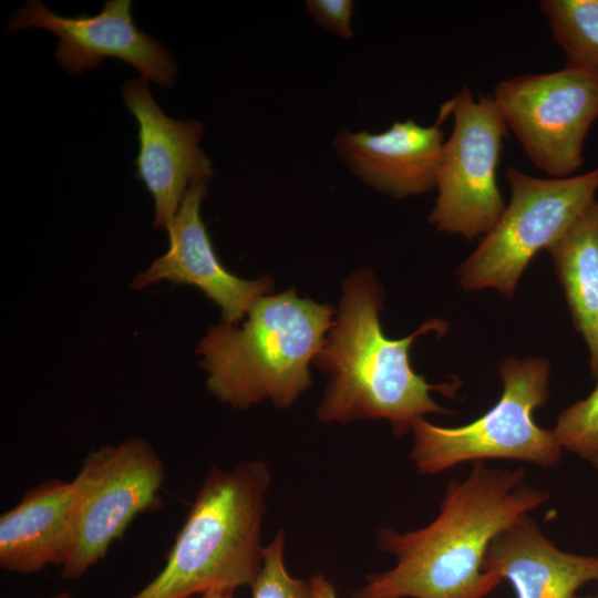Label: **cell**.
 <instances>
[{"label":"cell","instance_id":"obj_1","mask_svg":"<svg viewBox=\"0 0 598 598\" xmlns=\"http://www.w3.org/2000/svg\"><path fill=\"white\" fill-rule=\"evenodd\" d=\"M548 498V492L525 484L523 468L474 462L464 480L448 483L429 525L405 533L378 530V549L394 555L396 564L367 575L349 598H485L502 581L483 569L491 542Z\"/></svg>","mask_w":598,"mask_h":598},{"label":"cell","instance_id":"obj_2","mask_svg":"<svg viewBox=\"0 0 598 598\" xmlns=\"http://www.w3.org/2000/svg\"><path fill=\"white\" fill-rule=\"evenodd\" d=\"M381 308L382 290L370 271H355L344 281L338 317L313 360L330 375L316 414L322 423L383 419L402 436L425 414H452L431 392L454 396L458 383L431 384L410 362L413 341L432 330L442 336L446 322L431 319L406 338L389 339L380 322Z\"/></svg>","mask_w":598,"mask_h":598},{"label":"cell","instance_id":"obj_3","mask_svg":"<svg viewBox=\"0 0 598 598\" xmlns=\"http://www.w3.org/2000/svg\"><path fill=\"white\" fill-rule=\"evenodd\" d=\"M334 310L293 289L262 296L241 324L212 327L198 344L208 391L235 409L269 400L283 409L311 385L309 364L326 343Z\"/></svg>","mask_w":598,"mask_h":598},{"label":"cell","instance_id":"obj_4","mask_svg":"<svg viewBox=\"0 0 598 598\" xmlns=\"http://www.w3.org/2000/svg\"><path fill=\"white\" fill-rule=\"evenodd\" d=\"M270 483L261 460L230 470L213 466L164 568L131 598H188L250 587L262 561L260 532Z\"/></svg>","mask_w":598,"mask_h":598},{"label":"cell","instance_id":"obj_5","mask_svg":"<svg viewBox=\"0 0 598 598\" xmlns=\"http://www.w3.org/2000/svg\"><path fill=\"white\" fill-rule=\"evenodd\" d=\"M550 364L546 359H506L499 369L503 392L497 403L475 421L440 426L414 421L410 457L420 474H436L464 462L518 460L551 467L563 447L553 430L534 420L548 399Z\"/></svg>","mask_w":598,"mask_h":598},{"label":"cell","instance_id":"obj_6","mask_svg":"<svg viewBox=\"0 0 598 598\" xmlns=\"http://www.w3.org/2000/svg\"><path fill=\"white\" fill-rule=\"evenodd\" d=\"M509 200L476 249L460 265L464 290L495 289L513 298L526 266L595 199L598 167L565 178H540L511 166Z\"/></svg>","mask_w":598,"mask_h":598},{"label":"cell","instance_id":"obj_7","mask_svg":"<svg viewBox=\"0 0 598 598\" xmlns=\"http://www.w3.org/2000/svg\"><path fill=\"white\" fill-rule=\"evenodd\" d=\"M448 103L454 125L443 144L429 220L439 231L472 240L486 235L506 206L497 168L508 127L493 97L476 100L467 86Z\"/></svg>","mask_w":598,"mask_h":598},{"label":"cell","instance_id":"obj_8","mask_svg":"<svg viewBox=\"0 0 598 598\" xmlns=\"http://www.w3.org/2000/svg\"><path fill=\"white\" fill-rule=\"evenodd\" d=\"M164 480L161 458L142 437L92 451L71 481L73 544L62 577L76 579L103 558L137 514L155 508Z\"/></svg>","mask_w":598,"mask_h":598},{"label":"cell","instance_id":"obj_9","mask_svg":"<svg viewBox=\"0 0 598 598\" xmlns=\"http://www.w3.org/2000/svg\"><path fill=\"white\" fill-rule=\"evenodd\" d=\"M493 100L535 167L550 178L581 167L587 134L598 118V73L570 68L497 82Z\"/></svg>","mask_w":598,"mask_h":598},{"label":"cell","instance_id":"obj_10","mask_svg":"<svg viewBox=\"0 0 598 598\" xmlns=\"http://www.w3.org/2000/svg\"><path fill=\"white\" fill-rule=\"evenodd\" d=\"M131 9V0H109L96 16L70 18L31 0L13 16L7 31L38 27L55 33L60 38L55 59L73 74L96 69L102 60L113 58L134 66L145 80L164 87L174 85V59L157 40L137 30Z\"/></svg>","mask_w":598,"mask_h":598},{"label":"cell","instance_id":"obj_11","mask_svg":"<svg viewBox=\"0 0 598 598\" xmlns=\"http://www.w3.org/2000/svg\"><path fill=\"white\" fill-rule=\"evenodd\" d=\"M121 94L138 124L136 176L154 199L153 225L168 230L189 185L208 181L213 174L210 159L199 146L203 125L168 117L143 78L126 81Z\"/></svg>","mask_w":598,"mask_h":598},{"label":"cell","instance_id":"obj_12","mask_svg":"<svg viewBox=\"0 0 598 598\" xmlns=\"http://www.w3.org/2000/svg\"><path fill=\"white\" fill-rule=\"evenodd\" d=\"M206 193L207 181L189 185L168 228L167 252L140 274L132 287L141 290L161 280L193 285L220 307L225 323L238 324L272 282L238 278L221 265L200 217Z\"/></svg>","mask_w":598,"mask_h":598},{"label":"cell","instance_id":"obj_13","mask_svg":"<svg viewBox=\"0 0 598 598\" xmlns=\"http://www.w3.org/2000/svg\"><path fill=\"white\" fill-rule=\"evenodd\" d=\"M450 115L446 101L434 125L408 118L377 134L340 128L333 148L349 171L377 192L394 198L425 194L436 187L445 141L441 124Z\"/></svg>","mask_w":598,"mask_h":598},{"label":"cell","instance_id":"obj_14","mask_svg":"<svg viewBox=\"0 0 598 598\" xmlns=\"http://www.w3.org/2000/svg\"><path fill=\"white\" fill-rule=\"evenodd\" d=\"M483 569L508 580L516 598H575L580 587L598 582V556L560 550L527 514L491 542Z\"/></svg>","mask_w":598,"mask_h":598},{"label":"cell","instance_id":"obj_15","mask_svg":"<svg viewBox=\"0 0 598 598\" xmlns=\"http://www.w3.org/2000/svg\"><path fill=\"white\" fill-rule=\"evenodd\" d=\"M74 493L71 482L47 480L29 488L0 517V566L32 574L62 566L73 544Z\"/></svg>","mask_w":598,"mask_h":598},{"label":"cell","instance_id":"obj_16","mask_svg":"<svg viewBox=\"0 0 598 598\" xmlns=\"http://www.w3.org/2000/svg\"><path fill=\"white\" fill-rule=\"evenodd\" d=\"M574 326L598 379V202L592 199L547 248Z\"/></svg>","mask_w":598,"mask_h":598},{"label":"cell","instance_id":"obj_17","mask_svg":"<svg viewBox=\"0 0 598 598\" xmlns=\"http://www.w3.org/2000/svg\"><path fill=\"white\" fill-rule=\"evenodd\" d=\"M539 7L565 65L598 73V0H542Z\"/></svg>","mask_w":598,"mask_h":598},{"label":"cell","instance_id":"obj_18","mask_svg":"<svg viewBox=\"0 0 598 598\" xmlns=\"http://www.w3.org/2000/svg\"><path fill=\"white\" fill-rule=\"evenodd\" d=\"M553 432L563 448L598 468V383L587 398L557 416Z\"/></svg>","mask_w":598,"mask_h":598},{"label":"cell","instance_id":"obj_19","mask_svg":"<svg viewBox=\"0 0 598 598\" xmlns=\"http://www.w3.org/2000/svg\"><path fill=\"white\" fill-rule=\"evenodd\" d=\"M283 553L285 532L280 529L264 547L261 567L250 585L251 598H313L310 581L287 571Z\"/></svg>","mask_w":598,"mask_h":598},{"label":"cell","instance_id":"obj_20","mask_svg":"<svg viewBox=\"0 0 598 598\" xmlns=\"http://www.w3.org/2000/svg\"><path fill=\"white\" fill-rule=\"evenodd\" d=\"M305 7L308 14L318 25L341 39L353 38V1L307 0Z\"/></svg>","mask_w":598,"mask_h":598},{"label":"cell","instance_id":"obj_21","mask_svg":"<svg viewBox=\"0 0 598 598\" xmlns=\"http://www.w3.org/2000/svg\"><path fill=\"white\" fill-rule=\"evenodd\" d=\"M313 598H338L333 585L321 574L310 578Z\"/></svg>","mask_w":598,"mask_h":598},{"label":"cell","instance_id":"obj_22","mask_svg":"<svg viewBox=\"0 0 598 598\" xmlns=\"http://www.w3.org/2000/svg\"><path fill=\"white\" fill-rule=\"evenodd\" d=\"M234 592L210 590L200 595V598H234Z\"/></svg>","mask_w":598,"mask_h":598},{"label":"cell","instance_id":"obj_23","mask_svg":"<svg viewBox=\"0 0 598 598\" xmlns=\"http://www.w3.org/2000/svg\"><path fill=\"white\" fill-rule=\"evenodd\" d=\"M48 598H72V597L69 592L63 591Z\"/></svg>","mask_w":598,"mask_h":598},{"label":"cell","instance_id":"obj_24","mask_svg":"<svg viewBox=\"0 0 598 598\" xmlns=\"http://www.w3.org/2000/svg\"><path fill=\"white\" fill-rule=\"evenodd\" d=\"M575 598H598V597H575Z\"/></svg>","mask_w":598,"mask_h":598}]
</instances>
